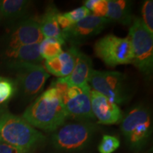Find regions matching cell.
<instances>
[{
  "instance_id": "obj_1",
  "label": "cell",
  "mask_w": 153,
  "mask_h": 153,
  "mask_svg": "<svg viewBox=\"0 0 153 153\" xmlns=\"http://www.w3.org/2000/svg\"><path fill=\"white\" fill-rule=\"evenodd\" d=\"M22 117L35 128L45 132L56 131L68 118L58 92L51 87L35 99Z\"/></svg>"
},
{
  "instance_id": "obj_2",
  "label": "cell",
  "mask_w": 153,
  "mask_h": 153,
  "mask_svg": "<svg viewBox=\"0 0 153 153\" xmlns=\"http://www.w3.org/2000/svg\"><path fill=\"white\" fill-rule=\"evenodd\" d=\"M0 138L15 148L33 151L45 142L46 137L22 116L7 112L0 116Z\"/></svg>"
},
{
  "instance_id": "obj_3",
  "label": "cell",
  "mask_w": 153,
  "mask_h": 153,
  "mask_svg": "<svg viewBox=\"0 0 153 153\" xmlns=\"http://www.w3.org/2000/svg\"><path fill=\"white\" fill-rule=\"evenodd\" d=\"M152 130L150 111L144 105L133 106L120 120V131L126 143L135 150L145 146L150 139Z\"/></svg>"
},
{
  "instance_id": "obj_4",
  "label": "cell",
  "mask_w": 153,
  "mask_h": 153,
  "mask_svg": "<svg viewBox=\"0 0 153 153\" xmlns=\"http://www.w3.org/2000/svg\"><path fill=\"white\" fill-rule=\"evenodd\" d=\"M97 128V125L91 121L76 120L64 123L53 132L51 142L53 147L59 151L82 150L91 143Z\"/></svg>"
},
{
  "instance_id": "obj_5",
  "label": "cell",
  "mask_w": 153,
  "mask_h": 153,
  "mask_svg": "<svg viewBox=\"0 0 153 153\" xmlns=\"http://www.w3.org/2000/svg\"><path fill=\"white\" fill-rule=\"evenodd\" d=\"M7 68L14 76L16 94L27 100L37 98L50 76L41 65L19 62L7 65Z\"/></svg>"
},
{
  "instance_id": "obj_6",
  "label": "cell",
  "mask_w": 153,
  "mask_h": 153,
  "mask_svg": "<svg viewBox=\"0 0 153 153\" xmlns=\"http://www.w3.org/2000/svg\"><path fill=\"white\" fill-rule=\"evenodd\" d=\"M134 66L145 76L151 75L153 69V33L147 29L140 17H135L129 28Z\"/></svg>"
},
{
  "instance_id": "obj_7",
  "label": "cell",
  "mask_w": 153,
  "mask_h": 153,
  "mask_svg": "<svg viewBox=\"0 0 153 153\" xmlns=\"http://www.w3.org/2000/svg\"><path fill=\"white\" fill-rule=\"evenodd\" d=\"M88 84L91 89L117 105L127 102L131 97L127 76L121 72L93 70Z\"/></svg>"
},
{
  "instance_id": "obj_8",
  "label": "cell",
  "mask_w": 153,
  "mask_h": 153,
  "mask_svg": "<svg viewBox=\"0 0 153 153\" xmlns=\"http://www.w3.org/2000/svg\"><path fill=\"white\" fill-rule=\"evenodd\" d=\"M95 55L110 68L133 63V53L128 36L118 37L108 34L96 42Z\"/></svg>"
},
{
  "instance_id": "obj_9",
  "label": "cell",
  "mask_w": 153,
  "mask_h": 153,
  "mask_svg": "<svg viewBox=\"0 0 153 153\" xmlns=\"http://www.w3.org/2000/svg\"><path fill=\"white\" fill-rule=\"evenodd\" d=\"M90 91L89 84L69 87L62 98L68 118L81 121H90L95 119L91 111Z\"/></svg>"
},
{
  "instance_id": "obj_10",
  "label": "cell",
  "mask_w": 153,
  "mask_h": 153,
  "mask_svg": "<svg viewBox=\"0 0 153 153\" xmlns=\"http://www.w3.org/2000/svg\"><path fill=\"white\" fill-rule=\"evenodd\" d=\"M43 38L38 18L30 16L8 29L1 38V44L4 48H15L39 43Z\"/></svg>"
},
{
  "instance_id": "obj_11",
  "label": "cell",
  "mask_w": 153,
  "mask_h": 153,
  "mask_svg": "<svg viewBox=\"0 0 153 153\" xmlns=\"http://www.w3.org/2000/svg\"><path fill=\"white\" fill-rule=\"evenodd\" d=\"M111 22L106 17H98L91 14L64 32L65 39L76 46V44L83 43L98 35Z\"/></svg>"
},
{
  "instance_id": "obj_12",
  "label": "cell",
  "mask_w": 153,
  "mask_h": 153,
  "mask_svg": "<svg viewBox=\"0 0 153 153\" xmlns=\"http://www.w3.org/2000/svg\"><path fill=\"white\" fill-rule=\"evenodd\" d=\"M90 100L93 115L99 124L113 125L122 120L123 115L118 105L91 89Z\"/></svg>"
},
{
  "instance_id": "obj_13",
  "label": "cell",
  "mask_w": 153,
  "mask_h": 153,
  "mask_svg": "<svg viewBox=\"0 0 153 153\" xmlns=\"http://www.w3.org/2000/svg\"><path fill=\"white\" fill-rule=\"evenodd\" d=\"M32 1L28 0H0L1 22L7 29L21 21L28 18Z\"/></svg>"
},
{
  "instance_id": "obj_14",
  "label": "cell",
  "mask_w": 153,
  "mask_h": 153,
  "mask_svg": "<svg viewBox=\"0 0 153 153\" xmlns=\"http://www.w3.org/2000/svg\"><path fill=\"white\" fill-rule=\"evenodd\" d=\"M39 43L24 45L15 48H3L0 58L5 65L12 63L26 62L41 65L43 59L40 54Z\"/></svg>"
},
{
  "instance_id": "obj_15",
  "label": "cell",
  "mask_w": 153,
  "mask_h": 153,
  "mask_svg": "<svg viewBox=\"0 0 153 153\" xmlns=\"http://www.w3.org/2000/svg\"><path fill=\"white\" fill-rule=\"evenodd\" d=\"M93 70V62L90 57L75 47V63L73 70L66 76L70 86H83L88 84L89 76Z\"/></svg>"
},
{
  "instance_id": "obj_16",
  "label": "cell",
  "mask_w": 153,
  "mask_h": 153,
  "mask_svg": "<svg viewBox=\"0 0 153 153\" xmlns=\"http://www.w3.org/2000/svg\"><path fill=\"white\" fill-rule=\"evenodd\" d=\"M75 47L72 45L58 56L45 60V70L57 77H66L71 74L75 63Z\"/></svg>"
},
{
  "instance_id": "obj_17",
  "label": "cell",
  "mask_w": 153,
  "mask_h": 153,
  "mask_svg": "<svg viewBox=\"0 0 153 153\" xmlns=\"http://www.w3.org/2000/svg\"><path fill=\"white\" fill-rule=\"evenodd\" d=\"M60 11L53 4H49L43 14L38 18L40 28L44 38H54L61 42L62 45L65 43L64 34L57 21V15Z\"/></svg>"
},
{
  "instance_id": "obj_18",
  "label": "cell",
  "mask_w": 153,
  "mask_h": 153,
  "mask_svg": "<svg viewBox=\"0 0 153 153\" xmlns=\"http://www.w3.org/2000/svg\"><path fill=\"white\" fill-rule=\"evenodd\" d=\"M133 2L127 0H108L106 18L123 26H131L135 16L132 14Z\"/></svg>"
},
{
  "instance_id": "obj_19",
  "label": "cell",
  "mask_w": 153,
  "mask_h": 153,
  "mask_svg": "<svg viewBox=\"0 0 153 153\" xmlns=\"http://www.w3.org/2000/svg\"><path fill=\"white\" fill-rule=\"evenodd\" d=\"M16 93V85L14 79L0 76V116L9 112V103Z\"/></svg>"
},
{
  "instance_id": "obj_20",
  "label": "cell",
  "mask_w": 153,
  "mask_h": 153,
  "mask_svg": "<svg viewBox=\"0 0 153 153\" xmlns=\"http://www.w3.org/2000/svg\"><path fill=\"white\" fill-rule=\"evenodd\" d=\"M62 44L54 38H44L39 45L42 59L48 60L58 56L63 52Z\"/></svg>"
},
{
  "instance_id": "obj_21",
  "label": "cell",
  "mask_w": 153,
  "mask_h": 153,
  "mask_svg": "<svg viewBox=\"0 0 153 153\" xmlns=\"http://www.w3.org/2000/svg\"><path fill=\"white\" fill-rule=\"evenodd\" d=\"M85 7L94 16L106 17L108 10V0H87L85 1Z\"/></svg>"
},
{
  "instance_id": "obj_22",
  "label": "cell",
  "mask_w": 153,
  "mask_h": 153,
  "mask_svg": "<svg viewBox=\"0 0 153 153\" xmlns=\"http://www.w3.org/2000/svg\"><path fill=\"white\" fill-rule=\"evenodd\" d=\"M120 140L118 137L110 135H104L98 146L100 153H113L120 146Z\"/></svg>"
},
{
  "instance_id": "obj_23",
  "label": "cell",
  "mask_w": 153,
  "mask_h": 153,
  "mask_svg": "<svg viewBox=\"0 0 153 153\" xmlns=\"http://www.w3.org/2000/svg\"><path fill=\"white\" fill-rule=\"evenodd\" d=\"M141 20L145 27L151 33H153V1L147 0L143 2L141 9Z\"/></svg>"
},
{
  "instance_id": "obj_24",
  "label": "cell",
  "mask_w": 153,
  "mask_h": 153,
  "mask_svg": "<svg viewBox=\"0 0 153 153\" xmlns=\"http://www.w3.org/2000/svg\"><path fill=\"white\" fill-rule=\"evenodd\" d=\"M65 14L73 24H76L90 15L91 13L89 9L86 8L85 6H83V7H78V8L74 9L69 12L65 13Z\"/></svg>"
},
{
  "instance_id": "obj_25",
  "label": "cell",
  "mask_w": 153,
  "mask_h": 153,
  "mask_svg": "<svg viewBox=\"0 0 153 153\" xmlns=\"http://www.w3.org/2000/svg\"><path fill=\"white\" fill-rule=\"evenodd\" d=\"M50 87L55 88L56 89L62 99L64 95L66 94L67 91L68 90L69 87L71 86L69 85L66 77H58L57 79L53 80Z\"/></svg>"
},
{
  "instance_id": "obj_26",
  "label": "cell",
  "mask_w": 153,
  "mask_h": 153,
  "mask_svg": "<svg viewBox=\"0 0 153 153\" xmlns=\"http://www.w3.org/2000/svg\"><path fill=\"white\" fill-rule=\"evenodd\" d=\"M57 21L62 32H65L73 26V23L66 16L65 13L59 12L57 15Z\"/></svg>"
},
{
  "instance_id": "obj_27",
  "label": "cell",
  "mask_w": 153,
  "mask_h": 153,
  "mask_svg": "<svg viewBox=\"0 0 153 153\" xmlns=\"http://www.w3.org/2000/svg\"><path fill=\"white\" fill-rule=\"evenodd\" d=\"M0 153H35L33 151L21 150L4 143H0Z\"/></svg>"
},
{
  "instance_id": "obj_28",
  "label": "cell",
  "mask_w": 153,
  "mask_h": 153,
  "mask_svg": "<svg viewBox=\"0 0 153 153\" xmlns=\"http://www.w3.org/2000/svg\"><path fill=\"white\" fill-rule=\"evenodd\" d=\"M1 23V12H0V24Z\"/></svg>"
},
{
  "instance_id": "obj_29",
  "label": "cell",
  "mask_w": 153,
  "mask_h": 153,
  "mask_svg": "<svg viewBox=\"0 0 153 153\" xmlns=\"http://www.w3.org/2000/svg\"><path fill=\"white\" fill-rule=\"evenodd\" d=\"M0 143H1V138H0Z\"/></svg>"
}]
</instances>
